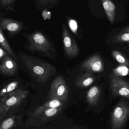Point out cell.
I'll return each instance as SVG.
<instances>
[{"instance_id": "6da1fadb", "label": "cell", "mask_w": 129, "mask_h": 129, "mask_svg": "<svg viewBox=\"0 0 129 129\" xmlns=\"http://www.w3.org/2000/svg\"><path fill=\"white\" fill-rule=\"evenodd\" d=\"M17 55L19 69L29 73L39 83L46 82L56 71V68L49 63L23 51H19Z\"/></svg>"}, {"instance_id": "7a4b0ae2", "label": "cell", "mask_w": 129, "mask_h": 129, "mask_svg": "<svg viewBox=\"0 0 129 129\" xmlns=\"http://www.w3.org/2000/svg\"><path fill=\"white\" fill-rule=\"evenodd\" d=\"M64 107L54 109L38 107L30 114L26 122V126L37 127L54 119L62 111Z\"/></svg>"}, {"instance_id": "3957f363", "label": "cell", "mask_w": 129, "mask_h": 129, "mask_svg": "<svg viewBox=\"0 0 129 129\" xmlns=\"http://www.w3.org/2000/svg\"><path fill=\"white\" fill-rule=\"evenodd\" d=\"M23 36L28 42L26 45L22 47L24 49L30 52L40 51L50 55V51L53 50V47L48 40L42 33L36 31L31 34L24 33Z\"/></svg>"}, {"instance_id": "277c9868", "label": "cell", "mask_w": 129, "mask_h": 129, "mask_svg": "<svg viewBox=\"0 0 129 129\" xmlns=\"http://www.w3.org/2000/svg\"><path fill=\"white\" fill-rule=\"evenodd\" d=\"M28 91L19 88L7 96L0 99V115L19 106L26 98Z\"/></svg>"}, {"instance_id": "5b68a950", "label": "cell", "mask_w": 129, "mask_h": 129, "mask_svg": "<svg viewBox=\"0 0 129 129\" xmlns=\"http://www.w3.org/2000/svg\"><path fill=\"white\" fill-rule=\"evenodd\" d=\"M129 117V104L125 101H121L115 107L111 114L112 129H122Z\"/></svg>"}, {"instance_id": "8992f818", "label": "cell", "mask_w": 129, "mask_h": 129, "mask_svg": "<svg viewBox=\"0 0 129 129\" xmlns=\"http://www.w3.org/2000/svg\"><path fill=\"white\" fill-rule=\"evenodd\" d=\"M49 99L56 98L65 102L69 99V90L62 76H58L52 82L48 93Z\"/></svg>"}, {"instance_id": "52a82bcc", "label": "cell", "mask_w": 129, "mask_h": 129, "mask_svg": "<svg viewBox=\"0 0 129 129\" xmlns=\"http://www.w3.org/2000/svg\"><path fill=\"white\" fill-rule=\"evenodd\" d=\"M0 26L3 31H7L8 36L10 38L16 36L25 28L21 21L5 16L1 12Z\"/></svg>"}, {"instance_id": "ba28073f", "label": "cell", "mask_w": 129, "mask_h": 129, "mask_svg": "<svg viewBox=\"0 0 129 129\" xmlns=\"http://www.w3.org/2000/svg\"><path fill=\"white\" fill-rule=\"evenodd\" d=\"M111 90L114 96L129 98V83L113 73L110 75Z\"/></svg>"}, {"instance_id": "9c48e42d", "label": "cell", "mask_w": 129, "mask_h": 129, "mask_svg": "<svg viewBox=\"0 0 129 129\" xmlns=\"http://www.w3.org/2000/svg\"><path fill=\"white\" fill-rule=\"evenodd\" d=\"M17 61L9 55L0 60V74L5 77L15 76L19 73Z\"/></svg>"}, {"instance_id": "30bf717a", "label": "cell", "mask_w": 129, "mask_h": 129, "mask_svg": "<svg viewBox=\"0 0 129 129\" xmlns=\"http://www.w3.org/2000/svg\"><path fill=\"white\" fill-rule=\"evenodd\" d=\"M63 38L65 54L68 57H76L78 55L79 48L74 39L64 25L63 26Z\"/></svg>"}, {"instance_id": "8fae6325", "label": "cell", "mask_w": 129, "mask_h": 129, "mask_svg": "<svg viewBox=\"0 0 129 129\" xmlns=\"http://www.w3.org/2000/svg\"><path fill=\"white\" fill-rule=\"evenodd\" d=\"M81 67L88 71L101 72L104 70V63L101 57L95 54L85 61Z\"/></svg>"}, {"instance_id": "7c38bea8", "label": "cell", "mask_w": 129, "mask_h": 129, "mask_svg": "<svg viewBox=\"0 0 129 129\" xmlns=\"http://www.w3.org/2000/svg\"><path fill=\"white\" fill-rule=\"evenodd\" d=\"M20 82L16 78L5 84L0 89V99L7 96L19 88Z\"/></svg>"}, {"instance_id": "4fadbf2b", "label": "cell", "mask_w": 129, "mask_h": 129, "mask_svg": "<svg viewBox=\"0 0 129 129\" xmlns=\"http://www.w3.org/2000/svg\"><path fill=\"white\" fill-rule=\"evenodd\" d=\"M101 96V90L99 87L94 86L89 89L86 94V100L89 105L96 106L99 101Z\"/></svg>"}, {"instance_id": "5bb4252c", "label": "cell", "mask_w": 129, "mask_h": 129, "mask_svg": "<svg viewBox=\"0 0 129 129\" xmlns=\"http://www.w3.org/2000/svg\"><path fill=\"white\" fill-rule=\"evenodd\" d=\"M0 46L4 49L8 54L17 61V55L11 47L9 42L5 35L3 30L0 26Z\"/></svg>"}, {"instance_id": "9a60e30c", "label": "cell", "mask_w": 129, "mask_h": 129, "mask_svg": "<svg viewBox=\"0 0 129 129\" xmlns=\"http://www.w3.org/2000/svg\"><path fill=\"white\" fill-rule=\"evenodd\" d=\"M102 2L108 18L111 23H113L115 20V4L110 0H102Z\"/></svg>"}, {"instance_id": "2e32d148", "label": "cell", "mask_w": 129, "mask_h": 129, "mask_svg": "<svg viewBox=\"0 0 129 129\" xmlns=\"http://www.w3.org/2000/svg\"><path fill=\"white\" fill-rule=\"evenodd\" d=\"M95 80V77L92 73H86L79 77L76 85L78 87L85 88L92 84Z\"/></svg>"}, {"instance_id": "e0dca14e", "label": "cell", "mask_w": 129, "mask_h": 129, "mask_svg": "<svg viewBox=\"0 0 129 129\" xmlns=\"http://www.w3.org/2000/svg\"><path fill=\"white\" fill-rule=\"evenodd\" d=\"M16 0H0V10H4L5 11H13L17 13L14 8Z\"/></svg>"}, {"instance_id": "ac0fdd59", "label": "cell", "mask_w": 129, "mask_h": 129, "mask_svg": "<svg viewBox=\"0 0 129 129\" xmlns=\"http://www.w3.org/2000/svg\"><path fill=\"white\" fill-rule=\"evenodd\" d=\"M113 41L115 43L129 42V26L126 28L117 35L114 36Z\"/></svg>"}, {"instance_id": "d6986e66", "label": "cell", "mask_w": 129, "mask_h": 129, "mask_svg": "<svg viewBox=\"0 0 129 129\" xmlns=\"http://www.w3.org/2000/svg\"><path fill=\"white\" fill-rule=\"evenodd\" d=\"M65 102H62L60 100L56 98H51L46 101L42 106L44 107L50 109L64 107L66 106Z\"/></svg>"}, {"instance_id": "ffe728a7", "label": "cell", "mask_w": 129, "mask_h": 129, "mask_svg": "<svg viewBox=\"0 0 129 129\" xmlns=\"http://www.w3.org/2000/svg\"><path fill=\"white\" fill-rule=\"evenodd\" d=\"M17 118L16 116L7 118L0 122V129H12L17 123Z\"/></svg>"}, {"instance_id": "44dd1931", "label": "cell", "mask_w": 129, "mask_h": 129, "mask_svg": "<svg viewBox=\"0 0 129 129\" xmlns=\"http://www.w3.org/2000/svg\"><path fill=\"white\" fill-rule=\"evenodd\" d=\"M113 73L117 76L122 77L129 75V66L121 65L113 70Z\"/></svg>"}, {"instance_id": "7402d4cb", "label": "cell", "mask_w": 129, "mask_h": 129, "mask_svg": "<svg viewBox=\"0 0 129 129\" xmlns=\"http://www.w3.org/2000/svg\"><path fill=\"white\" fill-rule=\"evenodd\" d=\"M112 55L117 62L123 65L129 66V61L121 53L117 51L114 50L112 51Z\"/></svg>"}, {"instance_id": "603a6c76", "label": "cell", "mask_w": 129, "mask_h": 129, "mask_svg": "<svg viewBox=\"0 0 129 129\" xmlns=\"http://www.w3.org/2000/svg\"><path fill=\"white\" fill-rule=\"evenodd\" d=\"M69 27L71 31L74 33H76L78 29V25L76 21L74 20L70 19L68 21Z\"/></svg>"}, {"instance_id": "cb8c5ba5", "label": "cell", "mask_w": 129, "mask_h": 129, "mask_svg": "<svg viewBox=\"0 0 129 129\" xmlns=\"http://www.w3.org/2000/svg\"><path fill=\"white\" fill-rule=\"evenodd\" d=\"M8 55V53L0 46V60Z\"/></svg>"}, {"instance_id": "d4e9b609", "label": "cell", "mask_w": 129, "mask_h": 129, "mask_svg": "<svg viewBox=\"0 0 129 129\" xmlns=\"http://www.w3.org/2000/svg\"><path fill=\"white\" fill-rule=\"evenodd\" d=\"M67 129H81L80 128H77V127H73L72 128H70Z\"/></svg>"}, {"instance_id": "484cf974", "label": "cell", "mask_w": 129, "mask_h": 129, "mask_svg": "<svg viewBox=\"0 0 129 129\" xmlns=\"http://www.w3.org/2000/svg\"><path fill=\"white\" fill-rule=\"evenodd\" d=\"M49 129V128H48V129Z\"/></svg>"}]
</instances>
